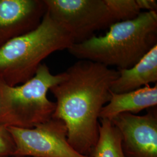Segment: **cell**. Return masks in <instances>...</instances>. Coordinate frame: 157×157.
Returning a JSON list of instances; mask_svg holds the SVG:
<instances>
[{"label":"cell","mask_w":157,"mask_h":157,"mask_svg":"<svg viewBox=\"0 0 157 157\" xmlns=\"http://www.w3.org/2000/svg\"><path fill=\"white\" fill-rule=\"evenodd\" d=\"M64 78L50 91L56 98L52 118L63 122L67 141L80 154L91 157L99 139L100 114L111 98L118 70L78 60L63 72Z\"/></svg>","instance_id":"obj_1"},{"label":"cell","mask_w":157,"mask_h":157,"mask_svg":"<svg viewBox=\"0 0 157 157\" xmlns=\"http://www.w3.org/2000/svg\"><path fill=\"white\" fill-rule=\"evenodd\" d=\"M157 45V12H141L133 19L117 22L104 36L73 43L67 50L86 60L118 70L133 67Z\"/></svg>","instance_id":"obj_2"},{"label":"cell","mask_w":157,"mask_h":157,"mask_svg":"<svg viewBox=\"0 0 157 157\" xmlns=\"http://www.w3.org/2000/svg\"><path fill=\"white\" fill-rule=\"evenodd\" d=\"M73 43L71 35L46 11L38 27L0 47V82L10 86L26 82L47 56Z\"/></svg>","instance_id":"obj_3"},{"label":"cell","mask_w":157,"mask_h":157,"mask_svg":"<svg viewBox=\"0 0 157 157\" xmlns=\"http://www.w3.org/2000/svg\"><path fill=\"white\" fill-rule=\"evenodd\" d=\"M63 78V72L52 75L41 63L24 83L10 86L0 82V126L31 129L50 120L56 104L48 98L47 93Z\"/></svg>","instance_id":"obj_4"},{"label":"cell","mask_w":157,"mask_h":157,"mask_svg":"<svg viewBox=\"0 0 157 157\" xmlns=\"http://www.w3.org/2000/svg\"><path fill=\"white\" fill-rule=\"evenodd\" d=\"M46 11L64 29L74 43L89 39L96 32L117 22L105 0H44Z\"/></svg>","instance_id":"obj_5"},{"label":"cell","mask_w":157,"mask_h":157,"mask_svg":"<svg viewBox=\"0 0 157 157\" xmlns=\"http://www.w3.org/2000/svg\"><path fill=\"white\" fill-rule=\"evenodd\" d=\"M15 146L13 156L28 157H91L80 154L67 141L63 122L52 118L31 129L8 128Z\"/></svg>","instance_id":"obj_6"},{"label":"cell","mask_w":157,"mask_h":157,"mask_svg":"<svg viewBox=\"0 0 157 157\" xmlns=\"http://www.w3.org/2000/svg\"><path fill=\"white\" fill-rule=\"evenodd\" d=\"M121 136L125 157H157V109L146 115H118L111 121Z\"/></svg>","instance_id":"obj_7"},{"label":"cell","mask_w":157,"mask_h":157,"mask_svg":"<svg viewBox=\"0 0 157 157\" xmlns=\"http://www.w3.org/2000/svg\"><path fill=\"white\" fill-rule=\"evenodd\" d=\"M45 12L44 0H0V47L38 27Z\"/></svg>","instance_id":"obj_8"},{"label":"cell","mask_w":157,"mask_h":157,"mask_svg":"<svg viewBox=\"0 0 157 157\" xmlns=\"http://www.w3.org/2000/svg\"><path fill=\"white\" fill-rule=\"evenodd\" d=\"M119 76L112 83L111 91L115 94L138 90L157 82V45L133 67L118 70Z\"/></svg>","instance_id":"obj_9"},{"label":"cell","mask_w":157,"mask_h":157,"mask_svg":"<svg viewBox=\"0 0 157 157\" xmlns=\"http://www.w3.org/2000/svg\"><path fill=\"white\" fill-rule=\"evenodd\" d=\"M157 104V83L154 87L147 85L128 93L115 94L111 92V98L102 108L100 119L111 121L119 114L129 113L136 115L143 109L156 107Z\"/></svg>","instance_id":"obj_10"},{"label":"cell","mask_w":157,"mask_h":157,"mask_svg":"<svg viewBox=\"0 0 157 157\" xmlns=\"http://www.w3.org/2000/svg\"><path fill=\"white\" fill-rule=\"evenodd\" d=\"M99 139L91 157H125L121 146V136L111 121L100 119Z\"/></svg>","instance_id":"obj_11"},{"label":"cell","mask_w":157,"mask_h":157,"mask_svg":"<svg viewBox=\"0 0 157 157\" xmlns=\"http://www.w3.org/2000/svg\"><path fill=\"white\" fill-rule=\"evenodd\" d=\"M105 1L116 22L133 19L141 12L136 0H105Z\"/></svg>","instance_id":"obj_12"},{"label":"cell","mask_w":157,"mask_h":157,"mask_svg":"<svg viewBox=\"0 0 157 157\" xmlns=\"http://www.w3.org/2000/svg\"><path fill=\"white\" fill-rule=\"evenodd\" d=\"M15 146L11 135L6 128L0 126V157L13 156Z\"/></svg>","instance_id":"obj_13"},{"label":"cell","mask_w":157,"mask_h":157,"mask_svg":"<svg viewBox=\"0 0 157 157\" xmlns=\"http://www.w3.org/2000/svg\"><path fill=\"white\" fill-rule=\"evenodd\" d=\"M140 10H147V12L157 11V1L155 0H136Z\"/></svg>","instance_id":"obj_14"},{"label":"cell","mask_w":157,"mask_h":157,"mask_svg":"<svg viewBox=\"0 0 157 157\" xmlns=\"http://www.w3.org/2000/svg\"><path fill=\"white\" fill-rule=\"evenodd\" d=\"M10 157H19V156H12Z\"/></svg>","instance_id":"obj_15"}]
</instances>
